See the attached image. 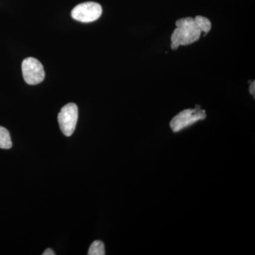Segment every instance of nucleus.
I'll return each instance as SVG.
<instances>
[{"mask_svg":"<svg viewBox=\"0 0 255 255\" xmlns=\"http://www.w3.org/2000/svg\"><path fill=\"white\" fill-rule=\"evenodd\" d=\"M177 28L171 37V48L176 50L180 46H187L197 41L201 36V30L198 27L194 18H182L176 22Z\"/></svg>","mask_w":255,"mask_h":255,"instance_id":"1","label":"nucleus"},{"mask_svg":"<svg viewBox=\"0 0 255 255\" xmlns=\"http://www.w3.org/2000/svg\"><path fill=\"white\" fill-rule=\"evenodd\" d=\"M206 117V112L196 106L194 110H185L181 112L172 119L170 127L172 131H180L199 121L204 120Z\"/></svg>","mask_w":255,"mask_h":255,"instance_id":"2","label":"nucleus"},{"mask_svg":"<svg viewBox=\"0 0 255 255\" xmlns=\"http://www.w3.org/2000/svg\"><path fill=\"white\" fill-rule=\"evenodd\" d=\"M78 119V106L74 103H69L64 106L58 116L60 130L64 135L66 136L73 135L76 128Z\"/></svg>","mask_w":255,"mask_h":255,"instance_id":"3","label":"nucleus"},{"mask_svg":"<svg viewBox=\"0 0 255 255\" xmlns=\"http://www.w3.org/2000/svg\"><path fill=\"white\" fill-rule=\"evenodd\" d=\"M102 14V8L100 4L94 1H87L77 5L72 10V17L82 23H90L95 21L100 17Z\"/></svg>","mask_w":255,"mask_h":255,"instance_id":"4","label":"nucleus"},{"mask_svg":"<svg viewBox=\"0 0 255 255\" xmlns=\"http://www.w3.org/2000/svg\"><path fill=\"white\" fill-rule=\"evenodd\" d=\"M21 69L23 79L28 85H38L44 80V68L36 58H27L23 60Z\"/></svg>","mask_w":255,"mask_h":255,"instance_id":"5","label":"nucleus"},{"mask_svg":"<svg viewBox=\"0 0 255 255\" xmlns=\"http://www.w3.org/2000/svg\"><path fill=\"white\" fill-rule=\"evenodd\" d=\"M12 146L11 136L7 129L0 127V148L10 149Z\"/></svg>","mask_w":255,"mask_h":255,"instance_id":"6","label":"nucleus"},{"mask_svg":"<svg viewBox=\"0 0 255 255\" xmlns=\"http://www.w3.org/2000/svg\"><path fill=\"white\" fill-rule=\"evenodd\" d=\"M88 255H105V244L100 241H95L92 243L89 249Z\"/></svg>","mask_w":255,"mask_h":255,"instance_id":"7","label":"nucleus"},{"mask_svg":"<svg viewBox=\"0 0 255 255\" xmlns=\"http://www.w3.org/2000/svg\"><path fill=\"white\" fill-rule=\"evenodd\" d=\"M194 21L201 32L209 33L211 28V23L209 18L202 16H197L194 18Z\"/></svg>","mask_w":255,"mask_h":255,"instance_id":"8","label":"nucleus"},{"mask_svg":"<svg viewBox=\"0 0 255 255\" xmlns=\"http://www.w3.org/2000/svg\"><path fill=\"white\" fill-rule=\"evenodd\" d=\"M250 92H251V95L255 96V82L253 81L252 82L251 86H250Z\"/></svg>","mask_w":255,"mask_h":255,"instance_id":"9","label":"nucleus"},{"mask_svg":"<svg viewBox=\"0 0 255 255\" xmlns=\"http://www.w3.org/2000/svg\"><path fill=\"white\" fill-rule=\"evenodd\" d=\"M43 255H55V253L53 252V250L50 249V248H48L46 251H44V253H43Z\"/></svg>","mask_w":255,"mask_h":255,"instance_id":"10","label":"nucleus"}]
</instances>
